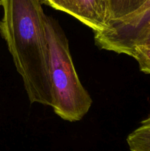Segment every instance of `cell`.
<instances>
[{
  "instance_id": "cell-1",
  "label": "cell",
  "mask_w": 150,
  "mask_h": 151,
  "mask_svg": "<svg viewBox=\"0 0 150 151\" xmlns=\"http://www.w3.org/2000/svg\"><path fill=\"white\" fill-rule=\"evenodd\" d=\"M0 32L31 104L51 106L49 52L41 0H1Z\"/></svg>"
},
{
  "instance_id": "cell-2",
  "label": "cell",
  "mask_w": 150,
  "mask_h": 151,
  "mask_svg": "<svg viewBox=\"0 0 150 151\" xmlns=\"http://www.w3.org/2000/svg\"><path fill=\"white\" fill-rule=\"evenodd\" d=\"M49 52V78L55 114L74 122L81 120L91 109L93 100L75 69L64 31L57 20L46 17Z\"/></svg>"
},
{
  "instance_id": "cell-3",
  "label": "cell",
  "mask_w": 150,
  "mask_h": 151,
  "mask_svg": "<svg viewBox=\"0 0 150 151\" xmlns=\"http://www.w3.org/2000/svg\"><path fill=\"white\" fill-rule=\"evenodd\" d=\"M150 32V0L130 16L110 23L98 34L104 50L131 56L134 47Z\"/></svg>"
},
{
  "instance_id": "cell-4",
  "label": "cell",
  "mask_w": 150,
  "mask_h": 151,
  "mask_svg": "<svg viewBox=\"0 0 150 151\" xmlns=\"http://www.w3.org/2000/svg\"><path fill=\"white\" fill-rule=\"evenodd\" d=\"M47 5L71 15L94 32L108 26L105 0H49Z\"/></svg>"
},
{
  "instance_id": "cell-5",
  "label": "cell",
  "mask_w": 150,
  "mask_h": 151,
  "mask_svg": "<svg viewBox=\"0 0 150 151\" xmlns=\"http://www.w3.org/2000/svg\"><path fill=\"white\" fill-rule=\"evenodd\" d=\"M107 25L121 20L141 8L147 0H105ZM108 27V26H107Z\"/></svg>"
},
{
  "instance_id": "cell-6",
  "label": "cell",
  "mask_w": 150,
  "mask_h": 151,
  "mask_svg": "<svg viewBox=\"0 0 150 151\" xmlns=\"http://www.w3.org/2000/svg\"><path fill=\"white\" fill-rule=\"evenodd\" d=\"M129 151H150V116L126 138Z\"/></svg>"
},
{
  "instance_id": "cell-7",
  "label": "cell",
  "mask_w": 150,
  "mask_h": 151,
  "mask_svg": "<svg viewBox=\"0 0 150 151\" xmlns=\"http://www.w3.org/2000/svg\"><path fill=\"white\" fill-rule=\"evenodd\" d=\"M131 57L137 60L141 72L150 75V47L136 46L132 50Z\"/></svg>"
},
{
  "instance_id": "cell-8",
  "label": "cell",
  "mask_w": 150,
  "mask_h": 151,
  "mask_svg": "<svg viewBox=\"0 0 150 151\" xmlns=\"http://www.w3.org/2000/svg\"><path fill=\"white\" fill-rule=\"evenodd\" d=\"M139 45H144L147 46V47H150V32L148 34V35L140 43Z\"/></svg>"
},
{
  "instance_id": "cell-9",
  "label": "cell",
  "mask_w": 150,
  "mask_h": 151,
  "mask_svg": "<svg viewBox=\"0 0 150 151\" xmlns=\"http://www.w3.org/2000/svg\"><path fill=\"white\" fill-rule=\"evenodd\" d=\"M41 2H42V4H48V2H49V0H41Z\"/></svg>"
},
{
  "instance_id": "cell-10",
  "label": "cell",
  "mask_w": 150,
  "mask_h": 151,
  "mask_svg": "<svg viewBox=\"0 0 150 151\" xmlns=\"http://www.w3.org/2000/svg\"><path fill=\"white\" fill-rule=\"evenodd\" d=\"M0 6H1V0H0Z\"/></svg>"
}]
</instances>
